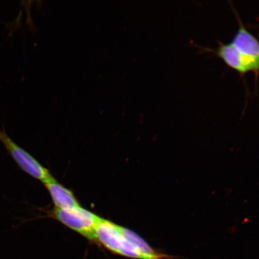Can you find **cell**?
Masks as SVG:
<instances>
[{"label":"cell","instance_id":"6da1fadb","mask_svg":"<svg viewBox=\"0 0 259 259\" xmlns=\"http://www.w3.org/2000/svg\"><path fill=\"white\" fill-rule=\"evenodd\" d=\"M119 227L102 219L95 229V241L116 254L135 259H147L137 246L124 237Z\"/></svg>","mask_w":259,"mask_h":259},{"label":"cell","instance_id":"7a4b0ae2","mask_svg":"<svg viewBox=\"0 0 259 259\" xmlns=\"http://www.w3.org/2000/svg\"><path fill=\"white\" fill-rule=\"evenodd\" d=\"M53 215L68 228L91 241H95V229L102 220L80 206L66 209L56 208L54 210Z\"/></svg>","mask_w":259,"mask_h":259},{"label":"cell","instance_id":"3957f363","mask_svg":"<svg viewBox=\"0 0 259 259\" xmlns=\"http://www.w3.org/2000/svg\"><path fill=\"white\" fill-rule=\"evenodd\" d=\"M0 141L16 164L24 172L44 184L54 179L46 168L6 134L4 128L2 131L0 130Z\"/></svg>","mask_w":259,"mask_h":259},{"label":"cell","instance_id":"277c9868","mask_svg":"<svg viewBox=\"0 0 259 259\" xmlns=\"http://www.w3.org/2000/svg\"><path fill=\"white\" fill-rule=\"evenodd\" d=\"M236 16L238 22V30L231 43L239 53L254 64L259 71V40L245 28L236 13Z\"/></svg>","mask_w":259,"mask_h":259},{"label":"cell","instance_id":"5b68a950","mask_svg":"<svg viewBox=\"0 0 259 259\" xmlns=\"http://www.w3.org/2000/svg\"><path fill=\"white\" fill-rule=\"evenodd\" d=\"M216 56L221 59L227 66L244 76L248 73L252 72L251 67L242 57L231 42L223 44L219 42V47L213 51Z\"/></svg>","mask_w":259,"mask_h":259},{"label":"cell","instance_id":"8992f818","mask_svg":"<svg viewBox=\"0 0 259 259\" xmlns=\"http://www.w3.org/2000/svg\"><path fill=\"white\" fill-rule=\"evenodd\" d=\"M44 184L50 192L56 208L66 209L79 206L73 193L61 186L56 180Z\"/></svg>","mask_w":259,"mask_h":259}]
</instances>
